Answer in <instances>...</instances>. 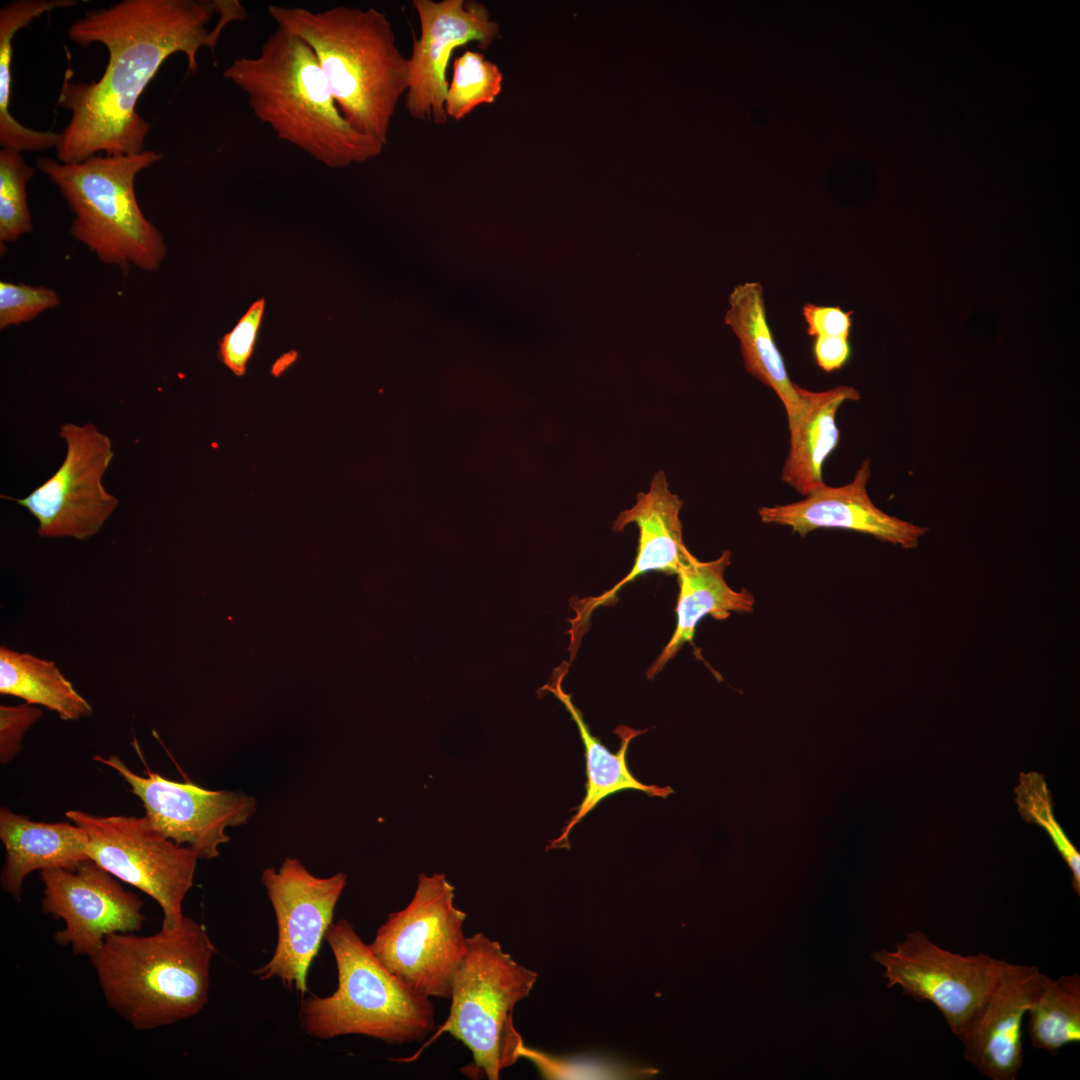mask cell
<instances>
[{"label":"cell","instance_id":"8992f818","mask_svg":"<svg viewBox=\"0 0 1080 1080\" xmlns=\"http://www.w3.org/2000/svg\"><path fill=\"white\" fill-rule=\"evenodd\" d=\"M337 967L338 985L326 997L304 998L303 1030L317 1039L364 1035L388 1044L422 1041L435 1026L431 998L391 973L355 931L340 919L325 934Z\"/></svg>","mask_w":1080,"mask_h":1080},{"label":"cell","instance_id":"7402d4cb","mask_svg":"<svg viewBox=\"0 0 1080 1080\" xmlns=\"http://www.w3.org/2000/svg\"><path fill=\"white\" fill-rule=\"evenodd\" d=\"M859 398L855 388L845 385L824 391L802 388L801 409L788 420L790 445L781 472L783 482L803 496L825 484L822 467L839 441L837 412L844 402Z\"/></svg>","mask_w":1080,"mask_h":1080},{"label":"cell","instance_id":"d6a6232c","mask_svg":"<svg viewBox=\"0 0 1080 1080\" xmlns=\"http://www.w3.org/2000/svg\"><path fill=\"white\" fill-rule=\"evenodd\" d=\"M1019 812L1027 821L1046 828L1055 819L1052 814L1051 796L1044 778L1038 773L1021 774L1020 784L1015 788Z\"/></svg>","mask_w":1080,"mask_h":1080},{"label":"cell","instance_id":"4dcf8cb0","mask_svg":"<svg viewBox=\"0 0 1080 1080\" xmlns=\"http://www.w3.org/2000/svg\"><path fill=\"white\" fill-rule=\"evenodd\" d=\"M519 1055L532 1061L540 1073L549 1079L588 1078L584 1070H587L592 1078H606L607 1076H622L625 1074L623 1068L609 1065L608 1062L602 1064L600 1061L594 1063L592 1060L555 1057L528 1048L524 1044L520 1047Z\"/></svg>","mask_w":1080,"mask_h":1080},{"label":"cell","instance_id":"603a6c76","mask_svg":"<svg viewBox=\"0 0 1080 1080\" xmlns=\"http://www.w3.org/2000/svg\"><path fill=\"white\" fill-rule=\"evenodd\" d=\"M725 321L740 342L746 371L771 388L782 402L787 419H794L801 409L802 388L790 379L776 345L759 282H746L734 288Z\"/></svg>","mask_w":1080,"mask_h":1080},{"label":"cell","instance_id":"277c9868","mask_svg":"<svg viewBox=\"0 0 1080 1080\" xmlns=\"http://www.w3.org/2000/svg\"><path fill=\"white\" fill-rule=\"evenodd\" d=\"M215 953L205 926L184 916L151 935L111 934L90 960L108 1007L134 1029L152 1030L204 1009Z\"/></svg>","mask_w":1080,"mask_h":1080},{"label":"cell","instance_id":"7a4b0ae2","mask_svg":"<svg viewBox=\"0 0 1080 1080\" xmlns=\"http://www.w3.org/2000/svg\"><path fill=\"white\" fill-rule=\"evenodd\" d=\"M223 77L245 94L255 117L278 139L327 167L364 163L385 147L351 126L313 51L281 28L256 55L233 60Z\"/></svg>","mask_w":1080,"mask_h":1080},{"label":"cell","instance_id":"9c48e42d","mask_svg":"<svg viewBox=\"0 0 1080 1080\" xmlns=\"http://www.w3.org/2000/svg\"><path fill=\"white\" fill-rule=\"evenodd\" d=\"M66 817L86 831L90 860L159 904L162 926L181 922L199 859L191 847L163 836L146 815L103 817L69 810Z\"/></svg>","mask_w":1080,"mask_h":1080},{"label":"cell","instance_id":"d590c367","mask_svg":"<svg viewBox=\"0 0 1080 1080\" xmlns=\"http://www.w3.org/2000/svg\"><path fill=\"white\" fill-rule=\"evenodd\" d=\"M295 359H296V353H295V352H289V353H287V354H285V355L281 356V357H280L279 359H277V360H276V362L274 363V365H273V368H272V373H273V374H274L275 376H278V375H279L280 373H282V372H283V371H284V370H285V369H286V368H287L288 366H290V365H291V364H292V363H293V362L295 361Z\"/></svg>","mask_w":1080,"mask_h":1080},{"label":"cell","instance_id":"ba28073f","mask_svg":"<svg viewBox=\"0 0 1080 1080\" xmlns=\"http://www.w3.org/2000/svg\"><path fill=\"white\" fill-rule=\"evenodd\" d=\"M454 892L444 874H420L410 903L388 915L368 944L391 973L429 998L450 999L467 949L466 913L455 906Z\"/></svg>","mask_w":1080,"mask_h":1080},{"label":"cell","instance_id":"cb8c5ba5","mask_svg":"<svg viewBox=\"0 0 1080 1080\" xmlns=\"http://www.w3.org/2000/svg\"><path fill=\"white\" fill-rule=\"evenodd\" d=\"M0 693L44 706L65 721L92 714L89 702L53 661L6 646L0 647Z\"/></svg>","mask_w":1080,"mask_h":1080},{"label":"cell","instance_id":"8fae6325","mask_svg":"<svg viewBox=\"0 0 1080 1080\" xmlns=\"http://www.w3.org/2000/svg\"><path fill=\"white\" fill-rule=\"evenodd\" d=\"M872 958L884 968L888 988L899 986L914 1000L931 1002L957 1038L983 1005L1005 961L985 953L952 952L920 930Z\"/></svg>","mask_w":1080,"mask_h":1080},{"label":"cell","instance_id":"f546056e","mask_svg":"<svg viewBox=\"0 0 1080 1080\" xmlns=\"http://www.w3.org/2000/svg\"><path fill=\"white\" fill-rule=\"evenodd\" d=\"M264 310V298L252 303L235 327L219 341L220 359L237 376H242L246 372L247 362L254 350Z\"/></svg>","mask_w":1080,"mask_h":1080},{"label":"cell","instance_id":"484cf974","mask_svg":"<svg viewBox=\"0 0 1080 1080\" xmlns=\"http://www.w3.org/2000/svg\"><path fill=\"white\" fill-rule=\"evenodd\" d=\"M1027 1033L1034 1048L1056 1055L1080 1041V976L1051 978L1040 971L1028 1004Z\"/></svg>","mask_w":1080,"mask_h":1080},{"label":"cell","instance_id":"d4e9b609","mask_svg":"<svg viewBox=\"0 0 1080 1080\" xmlns=\"http://www.w3.org/2000/svg\"><path fill=\"white\" fill-rule=\"evenodd\" d=\"M75 0H16L0 9V144L17 151H44L57 147L59 133L25 127L11 114L13 38L41 15L77 5Z\"/></svg>","mask_w":1080,"mask_h":1080},{"label":"cell","instance_id":"e575fe53","mask_svg":"<svg viewBox=\"0 0 1080 1080\" xmlns=\"http://www.w3.org/2000/svg\"><path fill=\"white\" fill-rule=\"evenodd\" d=\"M849 338L836 336H818L813 343V354L817 365L825 372L840 369L851 354Z\"/></svg>","mask_w":1080,"mask_h":1080},{"label":"cell","instance_id":"30bf717a","mask_svg":"<svg viewBox=\"0 0 1080 1080\" xmlns=\"http://www.w3.org/2000/svg\"><path fill=\"white\" fill-rule=\"evenodd\" d=\"M59 435L67 448L61 466L27 497L14 500L37 519L40 537L86 541L119 503L102 484L114 456L111 440L92 423H64Z\"/></svg>","mask_w":1080,"mask_h":1080},{"label":"cell","instance_id":"e0dca14e","mask_svg":"<svg viewBox=\"0 0 1080 1080\" xmlns=\"http://www.w3.org/2000/svg\"><path fill=\"white\" fill-rule=\"evenodd\" d=\"M682 500L669 489L666 474H654L647 492L637 495L635 504L623 510L615 519L612 529L621 532L630 524L639 531L634 564L628 574L611 589L599 596L578 599L572 603L575 617L570 620L572 644L578 646L588 625L590 615L599 606L615 602L618 592L637 577L648 572L677 574L682 560L689 551L683 541L680 511Z\"/></svg>","mask_w":1080,"mask_h":1080},{"label":"cell","instance_id":"5bb4252c","mask_svg":"<svg viewBox=\"0 0 1080 1080\" xmlns=\"http://www.w3.org/2000/svg\"><path fill=\"white\" fill-rule=\"evenodd\" d=\"M113 877L90 859L72 870L41 871L42 912L64 922V928L54 936L57 944L70 945L74 955L90 958L107 936L141 930L145 921L142 901Z\"/></svg>","mask_w":1080,"mask_h":1080},{"label":"cell","instance_id":"9a60e30c","mask_svg":"<svg viewBox=\"0 0 1080 1080\" xmlns=\"http://www.w3.org/2000/svg\"><path fill=\"white\" fill-rule=\"evenodd\" d=\"M413 6L420 35L407 58L405 107L414 119L444 125L449 120L446 71L452 52L473 41L486 50L499 37L500 26L484 4L473 0H414Z\"/></svg>","mask_w":1080,"mask_h":1080},{"label":"cell","instance_id":"d6986e66","mask_svg":"<svg viewBox=\"0 0 1080 1080\" xmlns=\"http://www.w3.org/2000/svg\"><path fill=\"white\" fill-rule=\"evenodd\" d=\"M731 552L723 551L710 561H700L690 551L682 560L678 572L679 593L676 605V627L670 640L646 672L653 679L672 660L686 643L693 640L698 623L706 616L724 620L731 613H751L755 598L746 589L734 590L725 580Z\"/></svg>","mask_w":1080,"mask_h":1080},{"label":"cell","instance_id":"836d02e7","mask_svg":"<svg viewBox=\"0 0 1080 1080\" xmlns=\"http://www.w3.org/2000/svg\"><path fill=\"white\" fill-rule=\"evenodd\" d=\"M802 312L809 336L849 338L853 311H844L838 306L807 303L804 305Z\"/></svg>","mask_w":1080,"mask_h":1080},{"label":"cell","instance_id":"2e32d148","mask_svg":"<svg viewBox=\"0 0 1080 1080\" xmlns=\"http://www.w3.org/2000/svg\"><path fill=\"white\" fill-rule=\"evenodd\" d=\"M870 474L871 463L866 459L849 483L836 487L824 484L800 501L763 506L758 515L763 523L789 527L802 537L817 529H843L903 549L917 547L928 528L879 509L867 491Z\"/></svg>","mask_w":1080,"mask_h":1080},{"label":"cell","instance_id":"4316f807","mask_svg":"<svg viewBox=\"0 0 1080 1080\" xmlns=\"http://www.w3.org/2000/svg\"><path fill=\"white\" fill-rule=\"evenodd\" d=\"M445 96L448 118L460 121L482 104H492L502 90L503 74L498 65L479 51L466 50L456 57Z\"/></svg>","mask_w":1080,"mask_h":1080},{"label":"cell","instance_id":"ffe728a7","mask_svg":"<svg viewBox=\"0 0 1080 1080\" xmlns=\"http://www.w3.org/2000/svg\"><path fill=\"white\" fill-rule=\"evenodd\" d=\"M0 839L5 847L1 887L15 899L25 877L35 870L75 869L89 859L86 831L68 822H34L7 808L0 810Z\"/></svg>","mask_w":1080,"mask_h":1080},{"label":"cell","instance_id":"44dd1931","mask_svg":"<svg viewBox=\"0 0 1080 1080\" xmlns=\"http://www.w3.org/2000/svg\"><path fill=\"white\" fill-rule=\"evenodd\" d=\"M569 663L563 662L554 670L552 681L544 685L541 690L552 693L566 708L575 722L581 740L585 748L586 758V792L585 797L576 808V814L568 821L560 836L551 841L549 848H569V834L573 827L580 822L598 803L612 794L623 790H639L650 797L666 798L673 790L671 787H659L640 782L631 773L627 765V750L629 743L638 735L647 730H636L628 726H618L614 732L621 739L620 748L616 753H611L597 738L594 737L585 723L582 712L573 703L570 694L563 690L562 682L568 672Z\"/></svg>","mask_w":1080,"mask_h":1080},{"label":"cell","instance_id":"ac0fdd59","mask_svg":"<svg viewBox=\"0 0 1080 1080\" xmlns=\"http://www.w3.org/2000/svg\"><path fill=\"white\" fill-rule=\"evenodd\" d=\"M1040 970L1004 961L983 1005L958 1037L964 1059L991 1080H1015L1023 1063V1022Z\"/></svg>","mask_w":1080,"mask_h":1080},{"label":"cell","instance_id":"83f0119b","mask_svg":"<svg viewBox=\"0 0 1080 1080\" xmlns=\"http://www.w3.org/2000/svg\"><path fill=\"white\" fill-rule=\"evenodd\" d=\"M34 175L20 151L0 150V245L15 242L32 231L26 186Z\"/></svg>","mask_w":1080,"mask_h":1080},{"label":"cell","instance_id":"52a82bcc","mask_svg":"<svg viewBox=\"0 0 1080 1080\" xmlns=\"http://www.w3.org/2000/svg\"><path fill=\"white\" fill-rule=\"evenodd\" d=\"M537 974L517 963L500 943L484 933L467 937V949L451 990L443 1032L465 1045L473 1061L468 1076L499 1079L519 1059L523 1041L513 1024L515 1005L532 990Z\"/></svg>","mask_w":1080,"mask_h":1080},{"label":"cell","instance_id":"5b68a950","mask_svg":"<svg viewBox=\"0 0 1080 1080\" xmlns=\"http://www.w3.org/2000/svg\"><path fill=\"white\" fill-rule=\"evenodd\" d=\"M161 157L144 150L94 155L79 163L38 158L36 165L74 215L71 236L127 276L131 266L156 271L166 256L164 239L141 211L134 188L137 174Z\"/></svg>","mask_w":1080,"mask_h":1080},{"label":"cell","instance_id":"f1b7e54d","mask_svg":"<svg viewBox=\"0 0 1080 1080\" xmlns=\"http://www.w3.org/2000/svg\"><path fill=\"white\" fill-rule=\"evenodd\" d=\"M60 303V297L51 288L1 281L0 329L28 322Z\"/></svg>","mask_w":1080,"mask_h":1080},{"label":"cell","instance_id":"7c38bea8","mask_svg":"<svg viewBox=\"0 0 1080 1080\" xmlns=\"http://www.w3.org/2000/svg\"><path fill=\"white\" fill-rule=\"evenodd\" d=\"M261 881L275 913L277 943L271 959L254 974L263 981L277 978L304 995L307 973L333 923L347 875L317 877L299 859L286 857L278 870L264 869Z\"/></svg>","mask_w":1080,"mask_h":1080},{"label":"cell","instance_id":"1f68e13d","mask_svg":"<svg viewBox=\"0 0 1080 1080\" xmlns=\"http://www.w3.org/2000/svg\"><path fill=\"white\" fill-rule=\"evenodd\" d=\"M42 716V710L30 703L0 706V761L10 762L20 751L25 732Z\"/></svg>","mask_w":1080,"mask_h":1080},{"label":"cell","instance_id":"3957f363","mask_svg":"<svg viewBox=\"0 0 1080 1080\" xmlns=\"http://www.w3.org/2000/svg\"><path fill=\"white\" fill-rule=\"evenodd\" d=\"M281 28L313 51L345 119L385 146L408 89L407 58L384 12L338 5L322 10L269 5Z\"/></svg>","mask_w":1080,"mask_h":1080},{"label":"cell","instance_id":"4fadbf2b","mask_svg":"<svg viewBox=\"0 0 1080 1080\" xmlns=\"http://www.w3.org/2000/svg\"><path fill=\"white\" fill-rule=\"evenodd\" d=\"M94 760L117 771L141 801L153 827L179 845L186 844L199 859H213L230 840L229 826L247 823L256 810L254 797L236 791H212L190 782L168 780L157 773L140 776L117 756Z\"/></svg>","mask_w":1080,"mask_h":1080},{"label":"cell","instance_id":"6da1fadb","mask_svg":"<svg viewBox=\"0 0 1080 1080\" xmlns=\"http://www.w3.org/2000/svg\"><path fill=\"white\" fill-rule=\"evenodd\" d=\"M239 0H124L88 11L68 28V37L86 47L103 44L108 63L98 81L72 82L66 71L57 104L71 112L59 133L56 155L79 163L97 153L128 155L144 151L150 124L137 102L161 65L183 53L187 71L198 70V52L214 54L224 29L238 16L212 20L233 10Z\"/></svg>","mask_w":1080,"mask_h":1080}]
</instances>
